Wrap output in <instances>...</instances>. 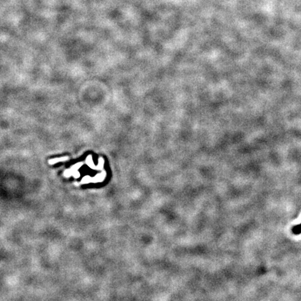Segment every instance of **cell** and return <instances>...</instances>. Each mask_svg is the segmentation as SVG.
Masks as SVG:
<instances>
[{
  "label": "cell",
  "instance_id": "cell-1",
  "mask_svg": "<svg viewBox=\"0 0 301 301\" xmlns=\"http://www.w3.org/2000/svg\"><path fill=\"white\" fill-rule=\"evenodd\" d=\"M293 231H294V234H296L300 233V232H301V225L294 227Z\"/></svg>",
  "mask_w": 301,
  "mask_h": 301
},
{
  "label": "cell",
  "instance_id": "cell-2",
  "mask_svg": "<svg viewBox=\"0 0 301 301\" xmlns=\"http://www.w3.org/2000/svg\"><path fill=\"white\" fill-rule=\"evenodd\" d=\"M83 181H84V182H88V181H89V177H85V181H84V180H83Z\"/></svg>",
  "mask_w": 301,
  "mask_h": 301
}]
</instances>
